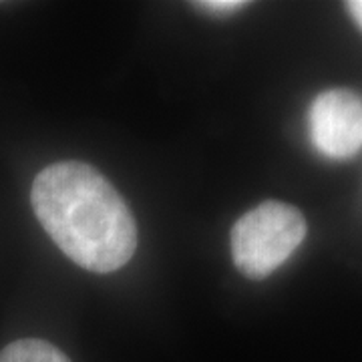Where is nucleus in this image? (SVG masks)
Here are the masks:
<instances>
[{"label": "nucleus", "mask_w": 362, "mask_h": 362, "mask_svg": "<svg viewBox=\"0 0 362 362\" xmlns=\"http://www.w3.org/2000/svg\"><path fill=\"white\" fill-rule=\"evenodd\" d=\"M247 2H242V0H202V2H195L197 8L202 11H207L211 14H230L244 8Z\"/></svg>", "instance_id": "nucleus-5"}, {"label": "nucleus", "mask_w": 362, "mask_h": 362, "mask_svg": "<svg viewBox=\"0 0 362 362\" xmlns=\"http://www.w3.org/2000/svg\"><path fill=\"white\" fill-rule=\"evenodd\" d=\"M346 8L362 30V0H350V2H346Z\"/></svg>", "instance_id": "nucleus-6"}, {"label": "nucleus", "mask_w": 362, "mask_h": 362, "mask_svg": "<svg viewBox=\"0 0 362 362\" xmlns=\"http://www.w3.org/2000/svg\"><path fill=\"white\" fill-rule=\"evenodd\" d=\"M33 209L63 254L85 270L123 268L137 247L133 214L115 187L90 165L61 161L40 171Z\"/></svg>", "instance_id": "nucleus-1"}, {"label": "nucleus", "mask_w": 362, "mask_h": 362, "mask_svg": "<svg viewBox=\"0 0 362 362\" xmlns=\"http://www.w3.org/2000/svg\"><path fill=\"white\" fill-rule=\"evenodd\" d=\"M0 362H71L51 342L25 338L0 350Z\"/></svg>", "instance_id": "nucleus-4"}, {"label": "nucleus", "mask_w": 362, "mask_h": 362, "mask_svg": "<svg viewBox=\"0 0 362 362\" xmlns=\"http://www.w3.org/2000/svg\"><path fill=\"white\" fill-rule=\"evenodd\" d=\"M310 141L328 159H349L362 147V97L349 89L320 93L308 111Z\"/></svg>", "instance_id": "nucleus-3"}, {"label": "nucleus", "mask_w": 362, "mask_h": 362, "mask_svg": "<svg viewBox=\"0 0 362 362\" xmlns=\"http://www.w3.org/2000/svg\"><path fill=\"white\" fill-rule=\"evenodd\" d=\"M306 232L308 226L298 207L264 202L233 223V264L246 278L262 280L296 252Z\"/></svg>", "instance_id": "nucleus-2"}]
</instances>
